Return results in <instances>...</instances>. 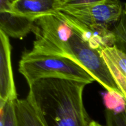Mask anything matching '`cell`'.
<instances>
[{
  "label": "cell",
  "mask_w": 126,
  "mask_h": 126,
  "mask_svg": "<svg viewBox=\"0 0 126 126\" xmlns=\"http://www.w3.org/2000/svg\"><path fill=\"white\" fill-rule=\"evenodd\" d=\"M34 21L11 11H0V31L7 36L22 39L32 32Z\"/></svg>",
  "instance_id": "9c48e42d"
},
{
  "label": "cell",
  "mask_w": 126,
  "mask_h": 126,
  "mask_svg": "<svg viewBox=\"0 0 126 126\" xmlns=\"http://www.w3.org/2000/svg\"><path fill=\"white\" fill-rule=\"evenodd\" d=\"M57 12L34 20L32 32L35 39L30 51L42 55L65 57L72 60L69 41L74 32Z\"/></svg>",
  "instance_id": "3957f363"
},
{
  "label": "cell",
  "mask_w": 126,
  "mask_h": 126,
  "mask_svg": "<svg viewBox=\"0 0 126 126\" xmlns=\"http://www.w3.org/2000/svg\"><path fill=\"white\" fill-rule=\"evenodd\" d=\"M18 71L28 86L46 78H62L85 82L95 81L92 76L73 60L65 57L42 55L26 52L22 55Z\"/></svg>",
  "instance_id": "7a4b0ae2"
},
{
  "label": "cell",
  "mask_w": 126,
  "mask_h": 126,
  "mask_svg": "<svg viewBox=\"0 0 126 126\" xmlns=\"http://www.w3.org/2000/svg\"><path fill=\"white\" fill-rule=\"evenodd\" d=\"M91 126H102L100 124H99V123H97V122L95 121H92V123H91Z\"/></svg>",
  "instance_id": "9a60e30c"
},
{
  "label": "cell",
  "mask_w": 126,
  "mask_h": 126,
  "mask_svg": "<svg viewBox=\"0 0 126 126\" xmlns=\"http://www.w3.org/2000/svg\"><path fill=\"white\" fill-rule=\"evenodd\" d=\"M14 102L0 100V126H17Z\"/></svg>",
  "instance_id": "5bb4252c"
},
{
  "label": "cell",
  "mask_w": 126,
  "mask_h": 126,
  "mask_svg": "<svg viewBox=\"0 0 126 126\" xmlns=\"http://www.w3.org/2000/svg\"><path fill=\"white\" fill-rule=\"evenodd\" d=\"M101 54L110 71L114 70L126 76V55L115 46L107 47Z\"/></svg>",
  "instance_id": "7c38bea8"
},
{
  "label": "cell",
  "mask_w": 126,
  "mask_h": 126,
  "mask_svg": "<svg viewBox=\"0 0 126 126\" xmlns=\"http://www.w3.org/2000/svg\"><path fill=\"white\" fill-rule=\"evenodd\" d=\"M62 0H13L11 12L34 20L47 15L54 14Z\"/></svg>",
  "instance_id": "ba28073f"
},
{
  "label": "cell",
  "mask_w": 126,
  "mask_h": 126,
  "mask_svg": "<svg viewBox=\"0 0 126 126\" xmlns=\"http://www.w3.org/2000/svg\"><path fill=\"white\" fill-rule=\"evenodd\" d=\"M103 99L107 126H126V100L124 96L107 91Z\"/></svg>",
  "instance_id": "30bf717a"
},
{
  "label": "cell",
  "mask_w": 126,
  "mask_h": 126,
  "mask_svg": "<svg viewBox=\"0 0 126 126\" xmlns=\"http://www.w3.org/2000/svg\"><path fill=\"white\" fill-rule=\"evenodd\" d=\"M17 126H47L35 106L27 97L14 102Z\"/></svg>",
  "instance_id": "8fae6325"
},
{
  "label": "cell",
  "mask_w": 126,
  "mask_h": 126,
  "mask_svg": "<svg viewBox=\"0 0 126 126\" xmlns=\"http://www.w3.org/2000/svg\"><path fill=\"white\" fill-rule=\"evenodd\" d=\"M57 14L91 47L101 52L107 47L114 46L113 35L110 28L89 27L63 12L57 11Z\"/></svg>",
  "instance_id": "8992f818"
},
{
  "label": "cell",
  "mask_w": 126,
  "mask_h": 126,
  "mask_svg": "<svg viewBox=\"0 0 126 126\" xmlns=\"http://www.w3.org/2000/svg\"><path fill=\"white\" fill-rule=\"evenodd\" d=\"M114 46L126 55V11L121 18L112 29Z\"/></svg>",
  "instance_id": "4fadbf2b"
},
{
  "label": "cell",
  "mask_w": 126,
  "mask_h": 126,
  "mask_svg": "<svg viewBox=\"0 0 126 126\" xmlns=\"http://www.w3.org/2000/svg\"><path fill=\"white\" fill-rule=\"evenodd\" d=\"M69 46L72 60L86 70L95 81L108 92L123 95L100 50L91 47L75 32L69 41Z\"/></svg>",
  "instance_id": "277c9868"
},
{
  "label": "cell",
  "mask_w": 126,
  "mask_h": 126,
  "mask_svg": "<svg viewBox=\"0 0 126 126\" xmlns=\"http://www.w3.org/2000/svg\"><path fill=\"white\" fill-rule=\"evenodd\" d=\"M83 24L92 28H108L118 23L124 10L120 1L98 0L95 3L79 9L60 10Z\"/></svg>",
  "instance_id": "5b68a950"
},
{
  "label": "cell",
  "mask_w": 126,
  "mask_h": 126,
  "mask_svg": "<svg viewBox=\"0 0 126 126\" xmlns=\"http://www.w3.org/2000/svg\"><path fill=\"white\" fill-rule=\"evenodd\" d=\"M0 100L4 102L17 99L11 63L9 37L0 31Z\"/></svg>",
  "instance_id": "52a82bcc"
},
{
  "label": "cell",
  "mask_w": 126,
  "mask_h": 126,
  "mask_svg": "<svg viewBox=\"0 0 126 126\" xmlns=\"http://www.w3.org/2000/svg\"><path fill=\"white\" fill-rule=\"evenodd\" d=\"M87 85L66 79H42L29 86L27 97L47 126H91L83 100Z\"/></svg>",
  "instance_id": "6da1fadb"
}]
</instances>
